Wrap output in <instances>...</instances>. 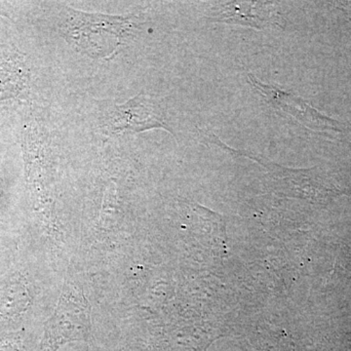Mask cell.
<instances>
[{"label": "cell", "mask_w": 351, "mask_h": 351, "mask_svg": "<svg viewBox=\"0 0 351 351\" xmlns=\"http://www.w3.org/2000/svg\"><path fill=\"white\" fill-rule=\"evenodd\" d=\"M91 328V308L82 291L73 284L64 285L54 315L47 323L43 351H56L66 341H80Z\"/></svg>", "instance_id": "1"}, {"label": "cell", "mask_w": 351, "mask_h": 351, "mask_svg": "<svg viewBox=\"0 0 351 351\" xmlns=\"http://www.w3.org/2000/svg\"><path fill=\"white\" fill-rule=\"evenodd\" d=\"M101 127L108 134L140 133L161 128L173 133L161 104L147 95H138L122 105L108 104L104 107Z\"/></svg>", "instance_id": "2"}, {"label": "cell", "mask_w": 351, "mask_h": 351, "mask_svg": "<svg viewBox=\"0 0 351 351\" xmlns=\"http://www.w3.org/2000/svg\"><path fill=\"white\" fill-rule=\"evenodd\" d=\"M248 76L249 80H251L252 84L257 88L258 92L265 98H267V101L271 104L276 110L288 113L291 117H295V119L299 120L304 125L309 127V128L320 129V130L332 129V130L341 131L338 122L321 114L313 108L309 107L306 101L295 98L290 93L278 89V88L263 84L252 75Z\"/></svg>", "instance_id": "3"}, {"label": "cell", "mask_w": 351, "mask_h": 351, "mask_svg": "<svg viewBox=\"0 0 351 351\" xmlns=\"http://www.w3.org/2000/svg\"><path fill=\"white\" fill-rule=\"evenodd\" d=\"M219 7V12L211 18V21L248 25L255 29H263L265 25L277 21L267 2H226Z\"/></svg>", "instance_id": "4"}]
</instances>
